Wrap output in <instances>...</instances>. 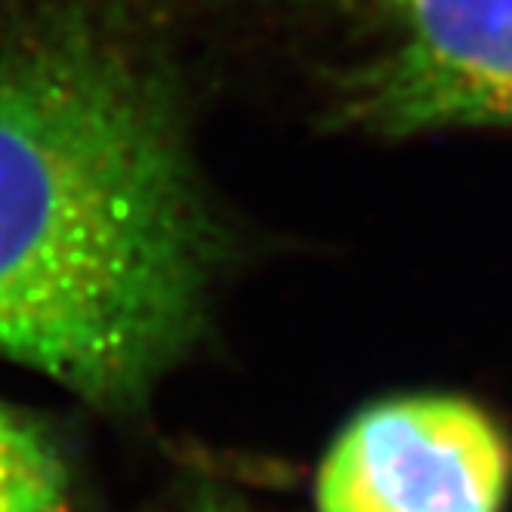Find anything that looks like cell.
<instances>
[{"label":"cell","instance_id":"cell-5","mask_svg":"<svg viewBox=\"0 0 512 512\" xmlns=\"http://www.w3.org/2000/svg\"><path fill=\"white\" fill-rule=\"evenodd\" d=\"M195 512H247V509L235 500H226V497H204L195 506Z\"/></svg>","mask_w":512,"mask_h":512},{"label":"cell","instance_id":"cell-3","mask_svg":"<svg viewBox=\"0 0 512 512\" xmlns=\"http://www.w3.org/2000/svg\"><path fill=\"white\" fill-rule=\"evenodd\" d=\"M512 445L460 395H398L355 414L318 469V512H503Z\"/></svg>","mask_w":512,"mask_h":512},{"label":"cell","instance_id":"cell-1","mask_svg":"<svg viewBox=\"0 0 512 512\" xmlns=\"http://www.w3.org/2000/svg\"><path fill=\"white\" fill-rule=\"evenodd\" d=\"M223 263L182 96L124 0L0 13V355L105 411L186 355Z\"/></svg>","mask_w":512,"mask_h":512},{"label":"cell","instance_id":"cell-4","mask_svg":"<svg viewBox=\"0 0 512 512\" xmlns=\"http://www.w3.org/2000/svg\"><path fill=\"white\" fill-rule=\"evenodd\" d=\"M0 512H71L68 475L50 442L0 408Z\"/></svg>","mask_w":512,"mask_h":512},{"label":"cell","instance_id":"cell-2","mask_svg":"<svg viewBox=\"0 0 512 512\" xmlns=\"http://www.w3.org/2000/svg\"><path fill=\"white\" fill-rule=\"evenodd\" d=\"M380 47L340 78L343 127L411 139L512 130V0H364Z\"/></svg>","mask_w":512,"mask_h":512}]
</instances>
